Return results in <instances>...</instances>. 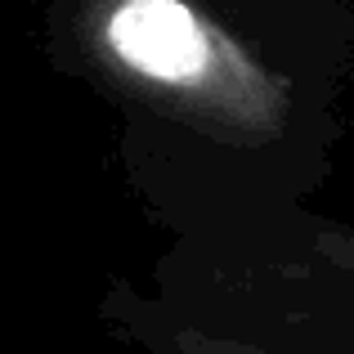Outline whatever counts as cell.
<instances>
[{"label": "cell", "mask_w": 354, "mask_h": 354, "mask_svg": "<svg viewBox=\"0 0 354 354\" xmlns=\"http://www.w3.org/2000/svg\"><path fill=\"white\" fill-rule=\"evenodd\" d=\"M108 45L126 68L162 86H189L211 68L207 27L184 0H121L108 14Z\"/></svg>", "instance_id": "6da1fadb"}]
</instances>
